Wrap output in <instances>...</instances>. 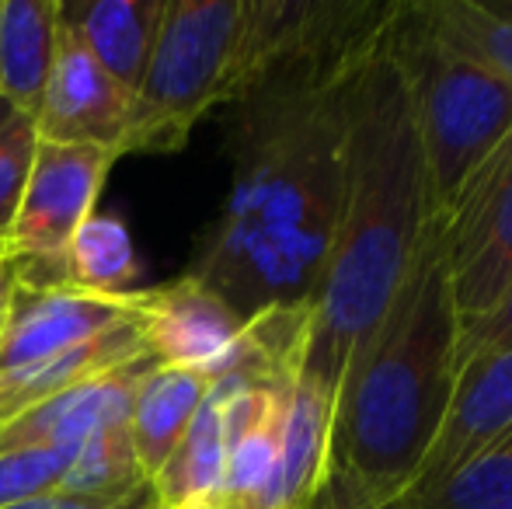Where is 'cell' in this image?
I'll list each match as a JSON object with an SVG mask.
<instances>
[{"mask_svg":"<svg viewBox=\"0 0 512 509\" xmlns=\"http://www.w3.org/2000/svg\"><path fill=\"white\" fill-rule=\"evenodd\" d=\"M391 14L342 46L272 67L227 105L234 182L185 272L241 318L314 300L342 217L352 81Z\"/></svg>","mask_w":512,"mask_h":509,"instance_id":"1","label":"cell"},{"mask_svg":"<svg viewBox=\"0 0 512 509\" xmlns=\"http://www.w3.org/2000/svg\"><path fill=\"white\" fill-rule=\"evenodd\" d=\"M387 25L352 81L342 217L310 300L297 370V381L331 401L356 349L391 307L436 217L415 109L405 74L387 49Z\"/></svg>","mask_w":512,"mask_h":509,"instance_id":"2","label":"cell"},{"mask_svg":"<svg viewBox=\"0 0 512 509\" xmlns=\"http://www.w3.org/2000/svg\"><path fill=\"white\" fill-rule=\"evenodd\" d=\"M460 318L450 290L443 217H432L391 307L338 384L328 471L373 506L408 489L457 381Z\"/></svg>","mask_w":512,"mask_h":509,"instance_id":"3","label":"cell"},{"mask_svg":"<svg viewBox=\"0 0 512 509\" xmlns=\"http://www.w3.org/2000/svg\"><path fill=\"white\" fill-rule=\"evenodd\" d=\"M387 49L405 74L432 203L443 213L512 133V88L425 35L408 0L394 7Z\"/></svg>","mask_w":512,"mask_h":509,"instance_id":"4","label":"cell"},{"mask_svg":"<svg viewBox=\"0 0 512 509\" xmlns=\"http://www.w3.org/2000/svg\"><path fill=\"white\" fill-rule=\"evenodd\" d=\"M244 84V0H168L133 98L126 154H175Z\"/></svg>","mask_w":512,"mask_h":509,"instance_id":"5","label":"cell"},{"mask_svg":"<svg viewBox=\"0 0 512 509\" xmlns=\"http://www.w3.org/2000/svg\"><path fill=\"white\" fill-rule=\"evenodd\" d=\"M115 161L119 154L105 147L39 140L4 248L18 269V283L63 286V255L95 213Z\"/></svg>","mask_w":512,"mask_h":509,"instance_id":"6","label":"cell"},{"mask_svg":"<svg viewBox=\"0 0 512 509\" xmlns=\"http://www.w3.org/2000/svg\"><path fill=\"white\" fill-rule=\"evenodd\" d=\"M136 328L157 367L199 370L213 381L244 367L258 349L255 318H241L189 272L136 293Z\"/></svg>","mask_w":512,"mask_h":509,"instance_id":"7","label":"cell"},{"mask_svg":"<svg viewBox=\"0 0 512 509\" xmlns=\"http://www.w3.org/2000/svg\"><path fill=\"white\" fill-rule=\"evenodd\" d=\"M460 325H471L512 279V133L439 213Z\"/></svg>","mask_w":512,"mask_h":509,"instance_id":"8","label":"cell"},{"mask_svg":"<svg viewBox=\"0 0 512 509\" xmlns=\"http://www.w3.org/2000/svg\"><path fill=\"white\" fill-rule=\"evenodd\" d=\"M129 116H133V95L105 74L81 35L60 18L53 70L32 116L39 140L88 143V147L115 150L122 157Z\"/></svg>","mask_w":512,"mask_h":509,"instance_id":"9","label":"cell"},{"mask_svg":"<svg viewBox=\"0 0 512 509\" xmlns=\"http://www.w3.org/2000/svg\"><path fill=\"white\" fill-rule=\"evenodd\" d=\"M126 325H136V293L91 297L70 286L18 283L11 318L0 335V374L56 360Z\"/></svg>","mask_w":512,"mask_h":509,"instance_id":"10","label":"cell"},{"mask_svg":"<svg viewBox=\"0 0 512 509\" xmlns=\"http://www.w3.org/2000/svg\"><path fill=\"white\" fill-rule=\"evenodd\" d=\"M512 429V353H495L471 360L457 370L453 394L439 429L425 450L422 464L411 475L408 489H429V485L450 478L464 468L471 457L488 450ZM401 492V496H405Z\"/></svg>","mask_w":512,"mask_h":509,"instance_id":"11","label":"cell"},{"mask_svg":"<svg viewBox=\"0 0 512 509\" xmlns=\"http://www.w3.org/2000/svg\"><path fill=\"white\" fill-rule=\"evenodd\" d=\"M157 363L108 370L102 377L70 387L0 429V447H81L98 426L129 415L140 377Z\"/></svg>","mask_w":512,"mask_h":509,"instance_id":"12","label":"cell"},{"mask_svg":"<svg viewBox=\"0 0 512 509\" xmlns=\"http://www.w3.org/2000/svg\"><path fill=\"white\" fill-rule=\"evenodd\" d=\"M168 0H81L60 4V18L81 35L105 74L136 98L157 46Z\"/></svg>","mask_w":512,"mask_h":509,"instance_id":"13","label":"cell"},{"mask_svg":"<svg viewBox=\"0 0 512 509\" xmlns=\"http://www.w3.org/2000/svg\"><path fill=\"white\" fill-rule=\"evenodd\" d=\"M234 391V374L220 377L206 401L199 405L196 419L189 422L178 440L175 454L161 464L150 489L157 509H213L223 485L227 464V405Z\"/></svg>","mask_w":512,"mask_h":509,"instance_id":"14","label":"cell"},{"mask_svg":"<svg viewBox=\"0 0 512 509\" xmlns=\"http://www.w3.org/2000/svg\"><path fill=\"white\" fill-rule=\"evenodd\" d=\"M213 384L216 381L209 374L178 367H150L140 377L133 405H129V433H133L136 457L147 478H154L161 464L175 454L178 440L196 419Z\"/></svg>","mask_w":512,"mask_h":509,"instance_id":"15","label":"cell"},{"mask_svg":"<svg viewBox=\"0 0 512 509\" xmlns=\"http://www.w3.org/2000/svg\"><path fill=\"white\" fill-rule=\"evenodd\" d=\"M60 0H0V95L35 116L53 70Z\"/></svg>","mask_w":512,"mask_h":509,"instance_id":"16","label":"cell"},{"mask_svg":"<svg viewBox=\"0 0 512 509\" xmlns=\"http://www.w3.org/2000/svg\"><path fill=\"white\" fill-rule=\"evenodd\" d=\"M425 35L512 88V4L481 0H408Z\"/></svg>","mask_w":512,"mask_h":509,"instance_id":"17","label":"cell"},{"mask_svg":"<svg viewBox=\"0 0 512 509\" xmlns=\"http://www.w3.org/2000/svg\"><path fill=\"white\" fill-rule=\"evenodd\" d=\"M143 265L126 224L112 213H91L63 255V286L91 297H133L143 290Z\"/></svg>","mask_w":512,"mask_h":509,"instance_id":"18","label":"cell"},{"mask_svg":"<svg viewBox=\"0 0 512 509\" xmlns=\"http://www.w3.org/2000/svg\"><path fill=\"white\" fill-rule=\"evenodd\" d=\"M377 509H512V429L450 478Z\"/></svg>","mask_w":512,"mask_h":509,"instance_id":"19","label":"cell"},{"mask_svg":"<svg viewBox=\"0 0 512 509\" xmlns=\"http://www.w3.org/2000/svg\"><path fill=\"white\" fill-rule=\"evenodd\" d=\"M147 485L150 478L143 475L140 457H136L129 415H119V419L98 426L77 447L63 492H74V496H133Z\"/></svg>","mask_w":512,"mask_h":509,"instance_id":"20","label":"cell"},{"mask_svg":"<svg viewBox=\"0 0 512 509\" xmlns=\"http://www.w3.org/2000/svg\"><path fill=\"white\" fill-rule=\"evenodd\" d=\"M77 447H0V509L60 492Z\"/></svg>","mask_w":512,"mask_h":509,"instance_id":"21","label":"cell"},{"mask_svg":"<svg viewBox=\"0 0 512 509\" xmlns=\"http://www.w3.org/2000/svg\"><path fill=\"white\" fill-rule=\"evenodd\" d=\"M35 147H39V133H35L32 116L18 112L11 123L0 129V255H4L14 217H18Z\"/></svg>","mask_w":512,"mask_h":509,"instance_id":"22","label":"cell"},{"mask_svg":"<svg viewBox=\"0 0 512 509\" xmlns=\"http://www.w3.org/2000/svg\"><path fill=\"white\" fill-rule=\"evenodd\" d=\"M495 353H512V279L509 286L499 293L488 314H481L471 325H460L457 335V370L471 360Z\"/></svg>","mask_w":512,"mask_h":509,"instance_id":"23","label":"cell"},{"mask_svg":"<svg viewBox=\"0 0 512 509\" xmlns=\"http://www.w3.org/2000/svg\"><path fill=\"white\" fill-rule=\"evenodd\" d=\"M4 509H157L154 489H140L133 496H74V492H49V496L14 503Z\"/></svg>","mask_w":512,"mask_h":509,"instance_id":"24","label":"cell"},{"mask_svg":"<svg viewBox=\"0 0 512 509\" xmlns=\"http://www.w3.org/2000/svg\"><path fill=\"white\" fill-rule=\"evenodd\" d=\"M310 509H377V506H373L370 499H366L363 492L349 482V478L328 471V478H324L321 492L314 496Z\"/></svg>","mask_w":512,"mask_h":509,"instance_id":"25","label":"cell"},{"mask_svg":"<svg viewBox=\"0 0 512 509\" xmlns=\"http://www.w3.org/2000/svg\"><path fill=\"white\" fill-rule=\"evenodd\" d=\"M14 293H18V269H14L11 258L0 255V335L7 328V318H11Z\"/></svg>","mask_w":512,"mask_h":509,"instance_id":"26","label":"cell"},{"mask_svg":"<svg viewBox=\"0 0 512 509\" xmlns=\"http://www.w3.org/2000/svg\"><path fill=\"white\" fill-rule=\"evenodd\" d=\"M14 116H18V109H14V105L11 102H7V98L4 95H0V129H4L7 123H11V119Z\"/></svg>","mask_w":512,"mask_h":509,"instance_id":"27","label":"cell"}]
</instances>
